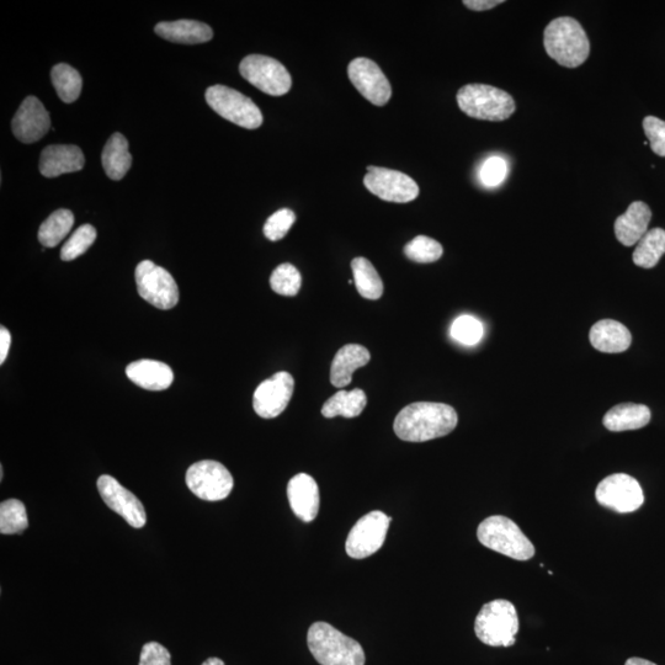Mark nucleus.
<instances>
[{"label": "nucleus", "mask_w": 665, "mask_h": 665, "mask_svg": "<svg viewBox=\"0 0 665 665\" xmlns=\"http://www.w3.org/2000/svg\"><path fill=\"white\" fill-rule=\"evenodd\" d=\"M544 45L547 55L558 65L577 68L588 60L590 41L576 19L557 18L545 29Z\"/></svg>", "instance_id": "obj_2"}, {"label": "nucleus", "mask_w": 665, "mask_h": 665, "mask_svg": "<svg viewBox=\"0 0 665 665\" xmlns=\"http://www.w3.org/2000/svg\"><path fill=\"white\" fill-rule=\"evenodd\" d=\"M651 417V411L645 404L621 403L605 414L603 423L610 432L620 433L645 428Z\"/></svg>", "instance_id": "obj_25"}, {"label": "nucleus", "mask_w": 665, "mask_h": 665, "mask_svg": "<svg viewBox=\"0 0 665 665\" xmlns=\"http://www.w3.org/2000/svg\"><path fill=\"white\" fill-rule=\"evenodd\" d=\"M206 101L212 110L232 124L255 130L263 125L262 111L253 100L226 85H214L206 90Z\"/></svg>", "instance_id": "obj_7"}, {"label": "nucleus", "mask_w": 665, "mask_h": 665, "mask_svg": "<svg viewBox=\"0 0 665 665\" xmlns=\"http://www.w3.org/2000/svg\"><path fill=\"white\" fill-rule=\"evenodd\" d=\"M74 225V215L69 210H57L42 223L39 230V241L46 248L58 246Z\"/></svg>", "instance_id": "obj_30"}, {"label": "nucleus", "mask_w": 665, "mask_h": 665, "mask_svg": "<svg viewBox=\"0 0 665 665\" xmlns=\"http://www.w3.org/2000/svg\"><path fill=\"white\" fill-rule=\"evenodd\" d=\"M202 665H225V662L220 658H209L205 663H202Z\"/></svg>", "instance_id": "obj_44"}, {"label": "nucleus", "mask_w": 665, "mask_h": 665, "mask_svg": "<svg viewBox=\"0 0 665 665\" xmlns=\"http://www.w3.org/2000/svg\"><path fill=\"white\" fill-rule=\"evenodd\" d=\"M10 344H12V335L7 328H0V364H4L8 358Z\"/></svg>", "instance_id": "obj_42"}, {"label": "nucleus", "mask_w": 665, "mask_h": 665, "mask_svg": "<svg viewBox=\"0 0 665 665\" xmlns=\"http://www.w3.org/2000/svg\"><path fill=\"white\" fill-rule=\"evenodd\" d=\"M95 239H97V230L92 225L79 227L62 247L61 259L63 262H72L81 257L93 246Z\"/></svg>", "instance_id": "obj_35"}, {"label": "nucleus", "mask_w": 665, "mask_h": 665, "mask_svg": "<svg viewBox=\"0 0 665 665\" xmlns=\"http://www.w3.org/2000/svg\"><path fill=\"white\" fill-rule=\"evenodd\" d=\"M371 355L363 345L348 344L339 349L331 367V382L334 387L343 388L353 381L354 372L370 363Z\"/></svg>", "instance_id": "obj_23"}, {"label": "nucleus", "mask_w": 665, "mask_h": 665, "mask_svg": "<svg viewBox=\"0 0 665 665\" xmlns=\"http://www.w3.org/2000/svg\"><path fill=\"white\" fill-rule=\"evenodd\" d=\"M625 665H657V664L649 662V661H647V659L635 657V658L627 659V662H626Z\"/></svg>", "instance_id": "obj_43"}, {"label": "nucleus", "mask_w": 665, "mask_h": 665, "mask_svg": "<svg viewBox=\"0 0 665 665\" xmlns=\"http://www.w3.org/2000/svg\"><path fill=\"white\" fill-rule=\"evenodd\" d=\"M101 163L110 179L121 180L125 177L131 168L132 156L129 141L124 135L116 132L109 138L101 154Z\"/></svg>", "instance_id": "obj_26"}, {"label": "nucleus", "mask_w": 665, "mask_h": 665, "mask_svg": "<svg viewBox=\"0 0 665 665\" xmlns=\"http://www.w3.org/2000/svg\"><path fill=\"white\" fill-rule=\"evenodd\" d=\"M367 404V397L363 390L355 388L353 391H338L328 399L322 407L323 417L356 418L359 417Z\"/></svg>", "instance_id": "obj_27"}, {"label": "nucleus", "mask_w": 665, "mask_h": 665, "mask_svg": "<svg viewBox=\"0 0 665 665\" xmlns=\"http://www.w3.org/2000/svg\"><path fill=\"white\" fill-rule=\"evenodd\" d=\"M307 643L312 656L321 665H365V652L360 643L327 622H316L310 627Z\"/></svg>", "instance_id": "obj_3"}, {"label": "nucleus", "mask_w": 665, "mask_h": 665, "mask_svg": "<svg viewBox=\"0 0 665 665\" xmlns=\"http://www.w3.org/2000/svg\"><path fill=\"white\" fill-rule=\"evenodd\" d=\"M98 491L106 505L122 516L132 528L141 529L147 523L145 507L135 494L121 486L114 477L103 475L97 482Z\"/></svg>", "instance_id": "obj_16"}, {"label": "nucleus", "mask_w": 665, "mask_h": 665, "mask_svg": "<svg viewBox=\"0 0 665 665\" xmlns=\"http://www.w3.org/2000/svg\"><path fill=\"white\" fill-rule=\"evenodd\" d=\"M287 497L297 518L305 523H311L317 518L321 498L315 478L306 473L292 477L287 486Z\"/></svg>", "instance_id": "obj_18"}, {"label": "nucleus", "mask_w": 665, "mask_h": 665, "mask_svg": "<svg viewBox=\"0 0 665 665\" xmlns=\"http://www.w3.org/2000/svg\"><path fill=\"white\" fill-rule=\"evenodd\" d=\"M50 127V115L44 104L35 97H28L23 101L12 121L14 136L28 145L40 141Z\"/></svg>", "instance_id": "obj_17"}, {"label": "nucleus", "mask_w": 665, "mask_h": 665, "mask_svg": "<svg viewBox=\"0 0 665 665\" xmlns=\"http://www.w3.org/2000/svg\"><path fill=\"white\" fill-rule=\"evenodd\" d=\"M443 253V246L427 236H418L404 247L406 257L420 264L438 262L443 257Z\"/></svg>", "instance_id": "obj_34"}, {"label": "nucleus", "mask_w": 665, "mask_h": 665, "mask_svg": "<svg viewBox=\"0 0 665 665\" xmlns=\"http://www.w3.org/2000/svg\"><path fill=\"white\" fill-rule=\"evenodd\" d=\"M126 375L147 391L167 390L174 381L172 367L157 360H138L126 367Z\"/></svg>", "instance_id": "obj_21"}, {"label": "nucleus", "mask_w": 665, "mask_h": 665, "mask_svg": "<svg viewBox=\"0 0 665 665\" xmlns=\"http://www.w3.org/2000/svg\"><path fill=\"white\" fill-rule=\"evenodd\" d=\"M364 185L377 198L395 204H407L419 195V186L411 177L387 168L367 167Z\"/></svg>", "instance_id": "obj_12"}, {"label": "nucleus", "mask_w": 665, "mask_h": 665, "mask_svg": "<svg viewBox=\"0 0 665 665\" xmlns=\"http://www.w3.org/2000/svg\"><path fill=\"white\" fill-rule=\"evenodd\" d=\"M457 422L459 417L449 404L417 402L398 413L393 429L403 441L425 443L454 432Z\"/></svg>", "instance_id": "obj_1"}, {"label": "nucleus", "mask_w": 665, "mask_h": 665, "mask_svg": "<svg viewBox=\"0 0 665 665\" xmlns=\"http://www.w3.org/2000/svg\"><path fill=\"white\" fill-rule=\"evenodd\" d=\"M643 130L651 145V150L659 157H665V121L656 116H647L643 120Z\"/></svg>", "instance_id": "obj_39"}, {"label": "nucleus", "mask_w": 665, "mask_h": 665, "mask_svg": "<svg viewBox=\"0 0 665 665\" xmlns=\"http://www.w3.org/2000/svg\"><path fill=\"white\" fill-rule=\"evenodd\" d=\"M348 76L358 92L371 104L385 106L391 100V83L381 68L369 58L359 57L351 61Z\"/></svg>", "instance_id": "obj_15"}, {"label": "nucleus", "mask_w": 665, "mask_h": 665, "mask_svg": "<svg viewBox=\"0 0 665 665\" xmlns=\"http://www.w3.org/2000/svg\"><path fill=\"white\" fill-rule=\"evenodd\" d=\"M295 380L289 372L281 371L260 383L254 392L255 413L264 419L279 417L294 396Z\"/></svg>", "instance_id": "obj_14"}, {"label": "nucleus", "mask_w": 665, "mask_h": 665, "mask_svg": "<svg viewBox=\"0 0 665 665\" xmlns=\"http://www.w3.org/2000/svg\"><path fill=\"white\" fill-rule=\"evenodd\" d=\"M477 537L487 549L502 553L516 561L535 556V547L513 520L502 515L489 516L478 526Z\"/></svg>", "instance_id": "obj_5"}, {"label": "nucleus", "mask_w": 665, "mask_h": 665, "mask_svg": "<svg viewBox=\"0 0 665 665\" xmlns=\"http://www.w3.org/2000/svg\"><path fill=\"white\" fill-rule=\"evenodd\" d=\"M483 333V324L477 318L468 315L456 318L450 329L451 338L468 347L480 343Z\"/></svg>", "instance_id": "obj_36"}, {"label": "nucleus", "mask_w": 665, "mask_h": 665, "mask_svg": "<svg viewBox=\"0 0 665 665\" xmlns=\"http://www.w3.org/2000/svg\"><path fill=\"white\" fill-rule=\"evenodd\" d=\"M28 526V513L23 502L8 499L0 504V532L3 535L23 534Z\"/></svg>", "instance_id": "obj_32"}, {"label": "nucleus", "mask_w": 665, "mask_h": 665, "mask_svg": "<svg viewBox=\"0 0 665 665\" xmlns=\"http://www.w3.org/2000/svg\"><path fill=\"white\" fill-rule=\"evenodd\" d=\"M156 34L164 40L175 44L196 45L204 44L214 37V31L209 25L195 20L166 21L156 26Z\"/></svg>", "instance_id": "obj_24"}, {"label": "nucleus", "mask_w": 665, "mask_h": 665, "mask_svg": "<svg viewBox=\"0 0 665 665\" xmlns=\"http://www.w3.org/2000/svg\"><path fill=\"white\" fill-rule=\"evenodd\" d=\"M595 497L603 507L622 514L636 512L645 502L640 483L625 473L606 477L599 483Z\"/></svg>", "instance_id": "obj_13"}, {"label": "nucleus", "mask_w": 665, "mask_h": 665, "mask_svg": "<svg viewBox=\"0 0 665 665\" xmlns=\"http://www.w3.org/2000/svg\"><path fill=\"white\" fill-rule=\"evenodd\" d=\"M651 218L652 211L645 202H632L625 214L617 217L615 222L617 241L625 247L635 246L648 232Z\"/></svg>", "instance_id": "obj_20"}, {"label": "nucleus", "mask_w": 665, "mask_h": 665, "mask_svg": "<svg viewBox=\"0 0 665 665\" xmlns=\"http://www.w3.org/2000/svg\"><path fill=\"white\" fill-rule=\"evenodd\" d=\"M138 294L159 310H172L179 302V287L169 271L143 260L135 271Z\"/></svg>", "instance_id": "obj_8"}, {"label": "nucleus", "mask_w": 665, "mask_h": 665, "mask_svg": "<svg viewBox=\"0 0 665 665\" xmlns=\"http://www.w3.org/2000/svg\"><path fill=\"white\" fill-rule=\"evenodd\" d=\"M589 339L595 349L606 354L624 353L632 343L629 329L613 319H603L595 323L590 329Z\"/></svg>", "instance_id": "obj_22"}, {"label": "nucleus", "mask_w": 665, "mask_h": 665, "mask_svg": "<svg viewBox=\"0 0 665 665\" xmlns=\"http://www.w3.org/2000/svg\"><path fill=\"white\" fill-rule=\"evenodd\" d=\"M508 164L499 156L489 157L480 170L481 183L486 188H496L507 178Z\"/></svg>", "instance_id": "obj_38"}, {"label": "nucleus", "mask_w": 665, "mask_h": 665, "mask_svg": "<svg viewBox=\"0 0 665 665\" xmlns=\"http://www.w3.org/2000/svg\"><path fill=\"white\" fill-rule=\"evenodd\" d=\"M140 665H172V657L166 647L148 642L142 648Z\"/></svg>", "instance_id": "obj_40"}, {"label": "nucleus", "mask_w": 665, "mask_h": 665, "mask_svg": "<svg viewBox=\"0 0 665 665\" xmlns=\"http://www.w3.org/2000/svg\"><path fill=\"white\" fill-rule=\"evenodd\" d=\"M665 254V231L653 228L637 243L633 252V263L643 269H652Z\"/></svg>", "instance_id": "obj_29"}, {"label": "nucleus", "mask_w": 665, "mask_h": 665, "mask_svg": "<svg viewBox=\"0 0 665 665\" xmlns=\"http://www.w3.org/2000/svg\"><path fill=\"white\" fill-rule=\"evenodd\" d=\"M85 158L81 148L73 145L46 147L41 153L40 173L46 178L79 172L84 168Z\"/></svg>", "instance_id": "obj_19"}, {"label": "nucleus", "mask_w": 665, "mask_h": 665, "mask_svg": "<svg viewBox=\"0 0 665 665\" xmlns=\"http://www.w3.org/2000/svg\"><path fill=\"white\" fill-rule=\"evenodd\" d=\"M503 0H465L464 5L475 12H486V10L498 7Z\"/></svg>", "instance_id": "obj_41"}, {"label": "nucleus", "mask_w": 665, "mask_h": 665, "mask_svg": "<svg viewBox=\"0 0 665 665\" xmlns=\"http://www.w3.org/2000/svg\"><path fill=\"white\" fill-rule=\"evenodd\" d=\"M247 82L263 93L281 97L290 92L292 78L283 63L263 55H249L239 65Z\"/></svg>", "instance_id": "obj_10"}, {"label": "nucleus", "mask_w": 665, "mask_h": 665, "mask_svg": "<svg viewBox=\"0 0 665 665\" xmlns=\"http://www.w3.org/2000/svg\"><path fill=\"white\" fill-rule=\"evenodd\" d=\"M186 486L196 497L207 502H220L230 496L234 487L231 472L220 462L204 460L189 467Z\"/></svg>", "instance_id": "obj_9"}, {"label": "nucleus", "mask_w": 665, "mask_h": 665, "mask_svg": "<svg viewBox=\"0 0 665 665\" xmlns=\"http://www.w3.org/2000/svg\"><path fill=\"white\" fill-rule=\"evenodd\" d=\"M51 78L53 87L57 90L58 97L63 103H74L81 95L83 79L77 69L66 63H60L52 68Z\"/></svg>", "instance_id": "obj_31"}, {"label": "nucleus", "mask_w": 665, "mask_h": 665, "mask_svg": "<svg viewBox=\"0 0 665 665\" xmlns=\"http://www.w3.org/2000/svg\"><path fill=\"white\" fill-rule=\"evenodd\" d=\"M296 221L294 211L283 209L276 211L274 215L268 218L264 225V236L271 242H278L283 239L287 232L291 230Z\"/></svg>", "instance_id": "obj_37"}, {"label": "nucleus", "mask_w": 665, "mask_h": 665, "mask_svg": "<svg viewBox=\"0 0 665 665\" xmlns=\"http://www.w3.org/2000/svg\"><path fill=\"white\" fill-rule=\"evenodd\" d=\"M3 476H4V470H3V467H0V478H2V480H3Z\"/></svg>", "instance_id": "obj_45"}, {"label": "nucleus", "mask_w": 665, "mask_h": 665, "mask_svg": "<svg viewBox=\"0 0 665 665\" xmlns=\"http://www.w3.org/2000/svg\"><path fill=\"white\" fill-rule=\"evenodd\" d=\"M354 274V284L360 296L364 299L376 301L383 295V283L375 266L366 258H355L351 262Z\"/></svg>", "instance_id": "obj_28"}, {"label": "nucleus", "mask_w": 665, "mask_h": 665, "mask_svg": "<svg viewBox=\"0 0 665 665\" xmlns=\"http://www.w3.org/2000/svg\"><path fill=\"white\" fill-rule=\"evenodd\" d=\"M457 104L467 116L484 121H504L515 113L512 95L487 84H467L457 93Z\"/></svg>", "instance_id": "obj_4"}, {"label": "nucleus", "mask_w": 665, "mask_h": 665, "mask_svg": "<svg viewBox=\"0 0 665 665\" xmlns=\"http://www.w3.org/2000/svg\"><path fill=\"white\" fill-rule=\"evenodd\" d=\"M390 524V516L379 510L363 516L349 532L345 544L348 555L354 560H364L374 555L385 544Z\"/></svg>", "instance_id": "obj_11"}, {"label": "nucleus", "mask_w": 665, "mask_h": 665, "mask_svg": "<svg viewBox=\"0 0 665 665\" xmlns=\"http://www.w3.org/2000/svg\"><path fill=\"white\" fill-rule=\"evenodd\" d=\"M270 286L278 295L296 296L302 286L301 273L292 264H281L271 274Z\"/></svg>", "instance_id": "obj_33"}, {"label": "nucleus", "mask_w": 665, "mask_h": 665, "mask_svg": "<svg viewBox=\"0 0 665 665\" xmlns=\"http://www.w3.org/2000/svg\"><path fill=\"white\" fill-rule=\"evenodd\" d=\"M519 631V617L515 606L508 600H493L483 606L476 617L475 632L478 640L491 647H510Z\"/></svg>", "instance_id": "obj_6"}]
</instances>
